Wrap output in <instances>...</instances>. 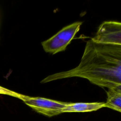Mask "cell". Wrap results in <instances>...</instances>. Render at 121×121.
<instances>
[{
    "label": "cell",
    "instance_id": "cell-1",
    "mask_svg": "<svg viewBox=\"0 0 121 121\" xmlns=\"http://www.w3.org/2000/svg\"><path fill=\"white\" fill-rule=\"evenodd\" d=\"M75 77L108 89L121 85V45L96 43L90 39L77 67L48 76L41 83Z\"/></svg>",
    "mask_w": 121,
    "mask_h": 121
},
{
    "label": "cell",
    "instance_id": "cell-2",
    "mask_svg": "<svg viewBox=\"0 0 121 121\" xmlns=\"http://www.w3.org/2000/svg\"><path fill=\"white\" fill-rule=\"evenodd\" d=\"M82 22L77 21L69 25L41 44L46 52L55 54L64 51L79 31Z\"/></svg>",
    "mask_w": 121,
    "mask_h": 121
},
{
    "label": "cell",
    "instance_id": "cell-3",
    "mask_svg": "<svg viewBox=\"0 0 121 121\" xmlns=\"http://www.w3.org/2000/svg\"><path fill=\"white\" fill-rule=\"evenodd\" d=\"M19 99L35 112L51 117L62 113V109L67 104L63 102L40 97H32L21 94Z\"/></svg>",
    "mask_w": 121,
    "mask_h": 121
},
{
    "label": "cell",
    "instance_id": "cell-4",
    "mask_svg": "<svg viewBox=\"0 0 121 121\" xmlns=\"http://www.w3.org/2000/svg\"><path fill=\"white\" fill-rule=\"evenodd\" d=\"M91 39L96 43L121 45V22L115 21L103 22Z\"/></svg>",
    "mask_w": 121,
    "mask_h": 121
},
{
    "label": "cell",
    "instance_id": "cell-5",
    "mask_svg": "<svg viewBox=\"0 0 121 121\" xmlns=\"http://www.w3.org/2000/svg\"><path fill=\"white\" fill-rule=\"evenodd\" d=\"M103 107H105L104 102L68 103L62 109V113L91 112Z\"/></svg>",
    "mask_w": 121,
    "mask_h": 121
},
{
    "label": "cell",
    "instance_id": "cell-6",
    "mask_svg": "<svg viewBox=\"0 0 121 121\" xmlns=\"http://www.w3.org/2000/svg\"><path fill=\"white\" fill-rule=\"evenodd\" d=\"M106 94L107 100L105 103V107L121 112V95L110 89H108Z\"/></svg>",
    "mask_w": 121,
    "mask_h": 121
},
{
    "label": "cell",
    "instance_id": "cell-7",
    "mask_svg": "<svg viewBox=\"0 0 121 121\" xmlns=\"http://www.w3.org/2000/svg\"><path fill=\"white\" fill-rule=\"evenodd\" d=\"M0 94L9 95L10 96L17 97V98H19L21 95L20 94H18L17 93H16L9 89H8L1 86H0Z\"/></svg>",
    "mask_w": 121,
    "mask_h": 121
},
{
    "label": "cell",
    "instance_id": "cell-8",
    "mask_svg": "<svg viewBox=\"0 0 121 121\" xmlns=\"http://www.w3.org/2000/svg\"><path fill=\"white\" fill-rule=\"evenodd\" d=\"M113 91L121 95V85H113L110 88H109Z\"/></svg>",
    "mask_w": 121,
    "mask_h": 121
}]
</instances>
